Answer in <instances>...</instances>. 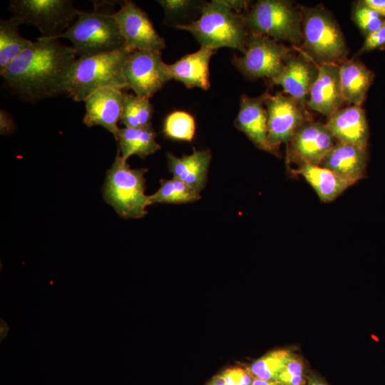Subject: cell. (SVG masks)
Here are the masks:
<instances>
[{
	"label": "cell",
	"instance_id": "cell-1",
	"mask_svg": "<svg viewBox=\"0 0 385 385\" xmlns=\"http://www.w3.org/2000/svg\"><path fill=\"white\" fill-rule=\"evenodd\" d=\"M77 58L74 48L58 38L38 37L0 74L15 93L35 102L68 95Z\"/></svg>",
	"mask_w": 385,
	"mask_h": 385
},
{
	"label": "cell",
	"instance_id": "cell-2",
	"mask_svg": "<svg viewBox=\"0 0 385 385\" xmlns=\"http://www.w3.org/2000/svg\"><path fill=\"white\" fill-rule=\"evenodd\" d=\"M175 26L190 32L201 46L213 51L227 47L244 53L249 36L244 15L235 11L225 0L205 3L197 20Z\"/></svg>",
	"mask_w": 385,
	"mask_h": 385
},
{
	"label": "cell",
	"instance_id": "cell-3",
	"mask_svg": "<svg viewBox=\"0 0 385 385\" xmlns=\"http://www.w3.org/2000/svg\"><path fill=\"white\" fill-rule=\"evenodd\" d=\"M132 51L126 47L90 56L78 57L72 70L68 96L84 101L93 92L111 87L127 88L123 69Z\"/></svg>",
	"mask_w": 385,
	"mask_h": 385
},
{
	"label": "cell",
	"instance_id": "cell-4",
	"mask_svg": "<svg viewBox=\"0 0 385 385\" xmlns=\"http://www.w3.org/2000/svg\"><path fill=\"white\" fill-rule=\"evenodd\" d=\"M93 11H81L71 26L60 38L72 43L77 57L110 52L125 46L124 39L115 16L103 6Z\"/></svg>",
	"mask_w": 385,
	"mask_h": 385
},
{
	"label": "cell",
	"instance_id": "cell-5",
	"mask_svg": "<svg viewBox=\"0 0 385 385\" xmlns=\"http://www.w3.org/2000/svg\"><path fill=\"white\" fill-rule=\"evenodd\" d=\"M147 168H131L118 150L107 173L103 197L123 218H141L147 213L149 196L145 194Z\"/></svg>",
	"mask_w": 385,
	"mask_h": 385
},
{
	"label": "cell",
	"instance_id": "cell-6",
	"mask_svg": "<svg viewBox=\"0 0 385 385\" xmlns=\"http://www.w3.org/2000/svg\"><path fill=\"white\" fill-rule=\"evenodd\" d=\"M302 26L303 44L318 65H339L346 60L347 48L344 36L327 11L319 7L304 9Z\"/></svg>",
	"mask_w": 385,
	"mask_h": 385
},
{
	"label": "cell",
	"instance_id": "cell-7",
	"mask_svg": "<svg viewBox=\"0 0 385 385\" xmlns=\"http://www.w3.org/2000/svg\"><path fill=\"white\" fill-rule=\"evenodd\" d=\"M250 33L266 36L276 41L299 44L302 41V14L289 2L261 0L244 15Z\"/></svg>",
	"mask_w": 385,
	"mask_h": 385
},
{
	"label": "cell",
	"instance_id": "cell-8",
	"mask_svg": "<svg viewBox=\"0 0 385 385\" xmlns=\"http://www.w3.org/2000/svg\"><path fill=\"white\" fill-rule=\"evenodd\" d=\"M9 10L23 24L37 28L40 37L58 39L81 11L71 0H13Z\"/></svg>",
	"mask_w": 385,
	"mask_h": 385
},
{
	"label": "cell",
	"instance_id": "cell-9",
	"mask_svg": "<svg viewBox=\"0 0 385 385\" xmlns=\"http://www.w3.org/2000/svg\"><path fill=\"white\" fill-rule=\"evenodd\" d=\"M291 56V48L266 36L250 33L242 56L232 61L245 76L253 78L276 77Z\"/></svg>",
	"mask_w": 385,
	"mask_h": 385
},
{
	"label": "cell",
	"instance_id": "cell-10",
	"mask_svg": "<svg viewBox=\"0 0 385 385\" xmlns=\"http://www.w3.org/2000/svg\"><path fill=\"white\" fill-rule=\"evenodd\" d=\"M123 76L128 89L149 99L171 80L161 52L148 51L136 50L130 53L124 66Z\"/></svg>",
	"mask_w": 385,
	"mask_h": 385
},
{
	"label": "cell",
	"instance_id": "cell-11",
	"mask_svg": "<svg viewBox=\"0 0 385 385\" xmlns=\"http://www.w3.org/2000/svg\"><path fill=\"white\" fill-rule=\"evenodd\" d=\"M267 115V140L275 153L282 143H287L295 131L309 119L304 106L281 93L264 94Z\"/></svg>",
	"mask_w": 385,
	"mask_h": 385
},
{
	"label": "cell",
	"instance_id": "cell-12",
	"mask_svg": "<svg viewBox=\"0 0 385 385\" xmlns=\"http://www.w3.org/2000/svg\"><path fill=\"white\" fill-rule=\"evenodd\" d=\"M125 46L130 51L162 52L165 39L158 34L147 14L131 1L115 12Z\"/></svg>",
	"mask_w": 385,
	"mask_h": 385
},
{
	"label": "cell",
	"instance_id": "cell-13",
	"mask_svg": "<svg viewBox=\"0 0 385 385\" xmlns=\"http://www.w3.org/2000/svg\"><path fill=\"white\" fill-rule=\"evenodd\" d=\"M336 143L325 124L308 120L287 143V160L299 165H319Z\"/></svg>",
	"mask_w": 385,
	"mask_h": 385
},
{
	"label": "cell",
	"instance_id": "cell-14",
	"mask_svg": "<svg viewBox=\"0 0 385 385\" xmlns=\"http://www.w3.org/2000/svg\"><path fill=\"white\" fill-rule=\"evenodd\" d=\"M124 93L120 89L107 87L91 94L84 101V124L88 127L101 125L116 139L120 128L118 123L122 114Z\"/></svg>",
	"mask_w": 385,
	"mask_h": 385
},
{
	"label": "cell",
	"instance_id": "cell-15",
	"mask_svg": "<svg viewBox=\"0 0 385 385\" xmlns=\"http://www.w3.org/2000/svg\"><path fill=\"white\" fill-rule=\"evenodd\" d=\"M317 67L318 74L311 88L307 105L312 110L329 118L342 108L344 102L339 65L324 63L317 65Z\"/></svg>",
	"mask_w": 385,
	"mask_h": 385
},
{
	"label": "cell",
	"instance_id": "cell-16",
	"mask_svg": "<svg viewBox=\"0 0 385 385\" xmlns=\"http://www.w3.org/2000/svg\"><path fill=\"white\" fill-rule=\"evenodd\" d=\"M317 74V66L306 58L291 55L281 72L271 81L280 86L287 95L304 106Z\"/></svg>",
	"mask_w": 385,
	"mask_h": 385
},
{
	"label": "cell",
	"instance_id": "cell-17",
	"mask_svg": "<svg viewBox=\"0 0 385 385\" xmlns=\"http://www.w3.org/2000/svg\"><path fill=\"white\" fill-rule=\"evenodd\" d=\"M235 125L257 148L274 153L267 140V115L264 95L258 98L242 96Z\"/></svg>",
	"mask_w": 385,
	"mask_h": 385
},
{
	"label": "cell",
	"instance_id": "cell-18",
	"mask_svg": "<svg viewBox=\"0 0 385 385\" xmlns=\"http://www.w3.org/2000/svg\"><path fill=\"white\" fill-rule=\"evenodd\" d=\"M325 125L337 142L366 148L369 128L361 106L338 110L328 118Z\"/></svg>",
	"mask_w": 385,
	"mask_h": 385
},
{
	"label": "cell",
	"instance_id": "cell-19",
	"mask_svg": "<svg viewBox=\"0 0 385 385\" xmlns=\"http://www.w3.org/2000/svg\"><path fill=\"white\" fill-rule=\"evenodd\" d=\"M366 148L337 142L319 165L349 183L351 186L364 176Z\"/></svg>",
	"mask_w": 385,
	"mask_h": 385
},
{
	"label": "cell",
	"instance_id": "cell-20",
	"mask_svg": "<svg viewBox=\"0 0 385 385\" xmlns=\"http://www.w3.org/2000/svg\"><path fill=\"white\" fill-rule=\"evenodd\" d=\"M214 51L201 46L197 51L168 64L171 80L180 81L188 88L207 90L210 86L209 64Z\"/></svg>",
	"mask_w": 385,
	"mask_h": 385
},
{
	"label": "cell",
	"instance_id": "cell-21",
	"mask_svg": "<svg viewBox=\"0 0 385 385\" xmlns=\"http://www.w3.org/2000/svg\"><path fill=\"white\" fill-rule=\"evenodd\" d=\"M211 157L209 150H194L192 154L182 157L167 153L168 168L173 178L190 185L199 193L207 182Z\"/></svg>",
	"mask_w": 385,
	"mask_h": 385
},
{
	"label": "cell",
	"instance_id": "cell-22",
	"mask_svg": "<svg viewBox=\"0 0 385 385\" xmlns=\"http://www.w3.org/2000/svg\"><path fill=\"white\" fill-rule=\"evenodd\" d=\"M372 72L362 63L345 60L339 64V79L344 101L361 106L371 84Z\"/></svg>",
	"mask_w": 385,
	"mask_h": 385
},
{
	"label": "cell",
	"instance_id": "cell-23",
	"mask_svg": "<svg viewBox=\"0 0 385 385\" xmlns=\"http://www.w3.org/2000/svg\"><path fill=\"white\" fill-rule=\"evenodd\" d=\"M296 173L314 189L321 201L334 200L351 185L333 171L320 165H299Z\"/></svg>",
	"mask_w": 385,
	"mask_h": 385
},
{
	"label": "cell",
	"instance_id": "cell-24",
	"mask_svg": "<svg viewBox=\"0 0 385 385\" xmlns=\"http://www.w3.org/2000/svg\"><path fill=\"white\" fill-rule=\"evenodd\" d=\"M156 135L152 125L144 128H119L116 140L119 143L121 158L125 161L133 155L145 158L160 150Z\"/></svg>",
	"mask_w": 385,
	"mask_h": 385
},
{
	"label": "cell",
	"instance_id": "cell-25",
	"mask_svg": "<svg viewBox=\"0 0 385 385\" xmlns=\"http://www.w3.org/2000/svg\"><path fill=\"white\" fill-rule=\"evenodd\" d=\"M21 24V21L14 15L0 21V73L34 42L20 34Z\"/></svg>",
	"mask_w": 385,
	"mask_h": 385
},
{
	"label": "cell",
	"instance_id": "cell-26",
	"mask_svg": "<svg viewBox=\"0 0 385 385\" xmlns=\"http://www.w3.org/2000/svg\"><path fill=\"white\" fill-rule=\"evenodd\" d=\"M153 108L149 98L135 94L124 93L120 123L126 128L151 125Z\"/></svg>",
	"mask_w": 385,
	"mask_h": 385
},
{
	"label": "cell",
	"instance_id": "cell-27",
	"mask_svg": "<svg viewBox=\"0 0 385 385\" xmlns=\"http://www.w3.org/2000/svg\"><path fill=\"white\" fill-rule=\"evenodd\" d=\"M200 198V193L183 181L173 178L160 180L159 189L149 195L150 205L154 203L183 204L193 202Z\"/></svg>",
	"mask_w": 385,
	"mask_h": 385
},
{
	"label": "cell",
	"instance_id": "cell-28",
	"mask_svg": "<svg viewBox=\"0 0 385 385\" xmlns=\"http://www.w3.org/2000/svg\"><path fill=\"white\" fill-rule=\"evenodd\" d=\"M295 355L289 350H273L255 361L248 370L255 379L275 381L284 365Z\"/></svg>",
	"mask_w": 385,
	"mask_h": 385
},
{
	"label": "cell",
	"instance_id": "cell-29",
	"mask_svg": "<svg viewBox=\"0 0 385 385\" xmlns=\"http://www.w3.org/2000/svg\"><path fill=\"white\" fill-rule=\"evenodd\" d=\"M195 121L192 115L183 111L169 113L163 121V133L174 140L191 142L195 135Z\"/></svg>",
	"mask_w": 385,
	"mask_h": 385
},
{
	"label": "cell",
	"instance_id": "cell-30",
	"mask_svg": "<svg viewBox=\"0 0 385 385\" xmlns=\"http://www.w3.org/2000/svg\"><path fill=\"white\" fill-rule=\"evenodd\" d=\"M283 385H304L307 378L302 359L296 355L283 367L276 380Z\"/></svg>",
	"mask_w": 385,
	"mask_h": 385
},
{
	"label": "cell",
	"instance_id": "cell-31",
	"mask_svg": "<svg viewBox=\"0 0 385 385\" xmlns=\"http://www.w3.org/2000/svg\"><path fill=\"white\" fill-rule=\"evenodd\" d=\"M354 19L359 29L366 35L379 29L384 21L381 16L363 2L356 7Z\"/></svg>",
	"mask_w": 385,
	"mask_h": 385
},
{
	"label": "cell",
	"instance_id": "cell-32",
	"mask_svg": "<svg viewBox=\"0 0 385 385\" xmlns=\"http://www.w3.org/2000/svg\"><path fill=\"white\" fill-rule=\"evenodd\" d=\"M218 376L227 385H252L255 378L247 368L231 367L220 373Z\"/></svg>",
	"mask_w": 385,
	"mask_h": 385
},
{
	"label": "cell",
	"instance_id": "cell-33",
	"mask_svg": "<svg viewBox=\"0 0 385 385\" xmlns=\"http://www.w3.org/2000/svg\"><path fill=\"white\" fill-rule=\"evenodd\" d=\"M385 44V19L382 26L374 32L366 35L361 48V52L371 51Z\"/></svg>",
	"mask_w": 385,
	"mask_h": 385
},
{
	"label": "cell",
	"instance_id": "cell-34",
	"mask_svg": "<svg viewBox=\"0 0 385 385\" xmlns=\"http://www.w3.org/2000/svg\"><path fill=\"white\" fill-rule=\"evenodd\" d=\"M158 2L161 5L168 17L186 11L192 5L190 1L185 0H162Z\"/></svg>",
	"mask_w": 385,
	"mask_h": 385
},
{
	"label": "cell",
	"instance_id": "cell-35",
	"mask_svg": "<svg viewBox=\"0 0 385 385\" xmlns=\"http://www.w3.org/2000/svg\"><path fill=\"white\" fill-rule=\"evenodd\" d=\"M363 3L380 16H385V0H365Z\"/></svg>",
	"mask_w": 385,
	"mask_h": 385
},
{
	"label": "cell",
	"instance_id": "cell-36",
	"mask_svg": "<svg viewBox=\"0 0 385 385\" xmlns=\"http://www.w3.org/2000/svg\"><path fill=\"white\" fill-rule=\"evenodd\" d=\"M307 385H327V384L319 376L312 374L307 377Z\"/></svg>",
	"mask_w": 385,
	"mask_h": 385
},
{
	"label": "cell",
	"instance_id": "cell-37",
	"mask_svg": "<svg viewBox=\"0 0 385 385\" xmlns=\"http://www.w3.org/2000/svg\"><path fill=\"white\" fill-rule=\"evenodd\" d=\"M252 385H283L277 381H266L260 379H255Z\"/></svg>",
	"mask_w": 385,
	"mask_h": 385
},
{
	"label": "cell",
	"instance_id": "cell-38",
	"mask_svg": "<svg viewBox=\"0 0 385 385\" xmlns=\"http://www.w3.org/2000/svg\"><path fill=\"white\" fill-rule=\"evenodd\" d=\"M9 329V327L2 319H1V340L5 338Z\"/></svg>",
	"mask_w": 385,
	"mask_h": 385
},
{
	"label": "cell",
	"instance_id": "cell-39",
	"mask_svg": "<svg viewBox=\"0 0 385 385\" xmlns=\"http://www.w3.org/2000/svg\"><path fill=\"white\" fill-rule=\"evenodd\" d=\"M208 385H227L224 381L220 378L218 376H215L208 383Z\"/></svg>",
	"mask_w": 385,
	"mask_h": 385
}]
</instances>
